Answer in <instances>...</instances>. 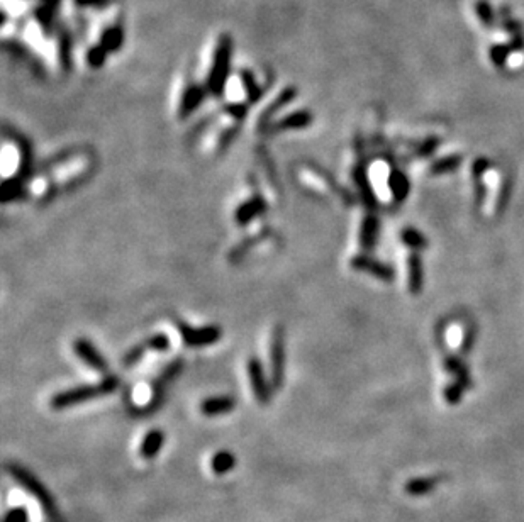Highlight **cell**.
Here are the masks:
<instances>
[{
	"mask_svg": "<svg viewBox=\"0 0 524 522\" xmlns=\"http://www.w3.org/2000/svg\"><path fill=\"white\" fill-rule=\"evenodd\" d=\"M119 387V379L116 375H107L104 380H101L95 385H82V387H73L68 390L60 392V394L51 397V409L63 410L68 407L79 405V403L90 402L94 399L104 397V395L112 394Z\"/></svg>",
	"mask_w": 524,
	"mask_h": 522,
	"instance_id": "cell-1",
	"label": "cell"
},
{
	"mask_svg": "<svg viewBox=\"0 0 524 522\" xmlns=\"http://www.w3.org/2000/svg\"><path fill=\"white\" fill-rule=\"evenodd\" d=\"M231 61H232V39L231 36L223 34L216 43V50L212 54V63H210V70L208 80H205V87H208L209 94L214 97H223L226 92L228 80H230L231 72Z\"/></svg>",
	"mask_w": 524,
	"mask_h": 522,
	"instance_id": "cell-2",
	"label": "cell"
},
{
	"mask_svg": "<svg viewBox=\"0 0 524 522\" xmlns=\"http://www.w3.org/2000/svg\"><path fill=\"white\" fill-rule=\"evenodd\" d=\"M6 470H7V473H9V475L12 476V479L16 480V482L19 483L32 499H36V501L41 503L44 514H46L48 517H51V521L60 522L57 503H54L53 499H51L50 492L44 488V485L39 482V480H36L34 475H31L28 470H24L22 466L16 465V463H7Z\"/></svg>",
	"mask_w": 524,
	"mask_h": 522,
	"instance_id": "cell-3",
	"label": "cell"
},
{
	"mask_svg": "<svg viewBox=\"0 0 524 522\" xmlns=\"http://www.w3.org/2000/svg\"><path fill=\"white\" fill-rule=\"evenodd\" d=\"M179 332L182 341L189 348H205L223 338V329L219 325H204V328H192L189 324L179 322Z\"/></svg>",
	"mask_w": 524,
	"mask_h": 522,
	"instance_id": "cell-4",
	"label": "cell"
},
{
	"mask_svg": "<svg viewBox=\"0 0 524 522\" xmlns=\"http://www.w3.org/2000/svg\"><path fill=\"white\" fill-rule=\"evenodd\" d=\"M283 372H285V338L282 328H276L270 343V377L272 387H282Z\"/></svg>",
	"mask_w": 524,
	"mask_h": 522,
	"instance_id": "cell-5",
	"label": "cell"
},
{
	"mask_svg": "<svg viewBox=\"0 0 524 522\" xmlns=\"http://www.w3.org/2000/svg\"><path fill=\"white\" fill-rule=\"evenodd\" d=\"M246 370H248V379H250V383H252L254 399H256L260 403L270 402L272 388H270V383L267 382V377H265L261 361L258 360V358H250L248 365H246Z\"/></svg>",
	"mask_w": 524,
	"mask_h": 522,
	"instance_id": "cell-6",
	"label": "cell"
},
{
	"mask_svg": "<svg viewBox=\"0 0 524 522\" xmlns=\"http://www.w3.org/2000/svg\"><path fill=\"white\" fill-rule=\"evenodd\" d=\"M208 94H209V90L205 85L189 83V87L183 90L182 99H180V106H179L180 119H187V117L192 116V114H194L195 110L202 106V102L205 101Z\"/></svg>",
	"mask_w": 524,
	"mask_h": 522,
	"instance_id": "cell-7",
	"label": "cell"
},
{
	"mask_svg": "<svg viewBox=\"0 0 524 522\" xmlns=\"http://www.w3.org/2000/svg\"><path fill=\"white\" fill-rule=\"evenodd\" d=\"M73 351H75V354L79 357V360H82L85 365L90 366L95 372H105L107 370L105 358L102 357L101 351L88 341V339H75V343H73Z\"/></svg>",
	"mask_w": 524,
	"mask_h": 522,
	"instance_id": "cell-8",
	"label": "cell"
},
{
	"mask_svg": "<svg viewBox=\"0 0 524 522\" xmlns=\"http://www.w3.org/2000/svg\"><path fill=\"white\" fill-rule=\"evenodd\" d=\"M312 121H314V116H312L309 110L301 109V110H295V112L287 114V116H283L282 119L273 122L270 128H268V131L270 132L299 131V129L309 128V124H311Z\"/></svg>",
	"mask_w": 524,
	"mask_h": 522,
	"instance_id": "cell-9",
	"label": "cell"
},
{
	"mask_svg": "<svg viewBox=\"0 0 524 522\" xmlns=\"http://www.w3.org/2000/svg\"><path fill=\"white\" fill-rule=\"evenodd\" d=\"M295 95H297V90H295L294 87H289V88H285V90L280 92V94L276 95V99H273V102L267 107V109H265V112L261 114L260 128L261 129L270 128V124L273 122L272 121L273 116H275L276 112H280L282 109H285V107L294 101Z\"/></svg>",
	"mask_w": 524,
	"mask_h": 522,
	"instance_id": "cell-10",
	"label": "cell"
},
{
	"mask_svg": "<svg viewBox=\"0 0 524 522\" xmlns=\"http://www.w3.org/2000/svg\"><path fill=\"white\" fill-rule=\"evenodd\" d=\"M265 209H267V203H265L263 199L256 195V197H252L250 201L241 203V205L236 209L234 219L239 225H246V224H250L253 219L260 217L261 214L265 212Z\"/></svg>",
	"mask_w": 524,
	"mask_h": 522,
	"instance_id": "cell-11",
	"label": "cell"
},
{
	"mask_svg": "<svg viewBox=\"0 0 524 522\" xmlns=\"http://www.w3.org/2000/svg\"><path fill=\"white\" fill-rule=\"evenodd\" d=\"M236 407V401L230 395H221V397H209L205 401L201 402L199 409L204 416L208 417H216V416H224V414L232 412V409Z\"/></svg>",
	"mask_w": 524,
	"mask_h": 522,
	"instance_id": "cell-12",
	"label": "cell"
},
{
	"mask_svg": "<svg viewBox=\"0 0 524 522\" xmlns=\"http://www.w3.org/2000/svg\"><path fill=\"white\" fill-rule=\"evenodd\" d=\"M165 444V434L160 429H153L145 436L141 446H139V454L145 460H153L158 453H160L161 446Z\"/></svg>",
	"mask_w": 524,
	"mask_h": 522,
	"instance_id": "cell-13",
	"label": "cell"
},
{
	"mask_svg": "<svg viewBox=\"0 0 524 522\" xmlns=\"http://www.w3.org/2000/svg\"><path fill=\"white\" fill-rule=\"evenodd\" d=\"M99 43L105 48L109 53H117V51L123 48L124 44V29L121 24H114L109 26V28L104 29V32L101 34V39Z\"/></svg>",
	"mask_w": 524,
	"mask_h": 522,
	"instance_id": "cell-14",
	"label": "cell"
},
{
	"mask_svg": "<svg viewBox=\"0 0 524 522\" xmlns=\"http://www.w3.org/2000/svg\"><path fill=\"white\" fill-rule=\"evenodd\" d=\"M182 368H183V361L182 360H177V361L170 363L167 368L163 370V373H161V375L158 377L157 382H154V390H157V395H154V397H157V399L161 397V394H163V392H165L167 385L170 382H173V380H175L177 377L180 375Z\"/></svg>",
	"mask_w": 524,
	"mask_h": 522,
	"instance_id": "cell-15",
	"label": "cell"
},
{
	"mask_svg": "<svg viewBox=\"0 0 524 522\" xmlns=\"http://www.w3.org/2000/svg\"><path fill=\"white\" fill-rule=\"evenodd\" d=\"M239 79H241L243 90H245V94H246V101H248L250 103L258 102L261 97H263V90H261L260 83H258L256 79H254V75L250 72V70H241Z\"/></svg>",
	"mask_w": 524,
	"mask_h": 522,
	"instance_id": "cell-16",
	"label": "cell"
},
{
	"mask_svg": "<svg viewBox=\"0 0 524 522\" xmlns=\"http://www.w3.org/2000/svg\"><path fill=\"white\" fill-rule=\"evenodd\" d=\"M352 266L356 270H363V272L374 273L379 279H390L389 268H385L383 265H380L375 260H370L367 257H356L352 260Z\"/></svg>",
	"mask_w": 524,
	"mask_h": 522,
	"instance_id": "cell-17",
	"label": "cell"
},
{
	"mask_svg": "<svg viewBox=\"0 0 524 522\" xmlns=\"http://www.w3.org/2000/svg\"><path fill=\"white\" fill-rule=\"evenodd\" d=\"M236 465V456L230 451H219L212 456L210 460V468L216 475H226L228 472H231Z\"/></svg>",
	"mask_w": 524,
	"mask_h": 522,
	"instance_id": "cell-18",
	"label": "cell"
},
{
	"mask_svg": "<svg viewBox=\"0 0 524 522\" xmlns=\"http://www.w3.org/2000/svg\"><path fill=\"white\" fill-rule=\"evenodd\" d=\"M34 17L38 21L39 28L43 29V32H50L53 31L54 28V7L48 6V3H41L38 9L34 10Z\"/></svg>",
	"mask_w": 524,
	"mask_h": 522,
	"instance_id": "cell-19",
	"label": "cell"
},
{
	"mask_svg": "<svg viewBox=\"0 0 524 522\" xmlns=\"http://www.w3.org/2000/svg\"><path fill=\"white\" fill-rule=\"evenodd\" d=\"M109 54H110L109 51H107L101 43L94 44V46L88 48V51H87V65L94 70L102 68V66L105 65L107 57H109Z\"/></svg>",
	"mask_w": 524,
	"mask_h": 522,
	"instance_id": "cell-20",
	"label": "cell"
},
{
	"mask_svg": "<svg viewBox=\"0 0 524 522\" xmlns=\"http://www.w3.org/2000/svg\"><path fill=\"white\" fill-rule=\"evenodd\" d=\"M475 12H477L478 19H481L485 28H492V26L496 24V16H494L490 2H487V0H477V2H475Z\"/></svg>",
	"mask_w": 524,
	"mask_h": 522,
	"instance_id": "cell-21",
	"label": "cell"
},
{
	"mask_svg": "<svg viewBox=\"0 0 524 522\" xmlns=\"http://www.w3.org/2000/svg\"><path fill=\"white\" fill-rule=\"evenodd\" d=\"M375 231H377V222L374 217H367L363 222V229H361V244L367 250H370L375 239Z\"/></svg>",
	"mask_w": 524,
	"mask_h": 522,
	"instance_id": "cell-22",
	"label": "cell"
},
{
	"mask_svg": "<svg viewBox=\"0 0 524 522\" xmlns=\"http://www.w3.org/2000/svg\"><path fill=\"white\" fill-rule=\"evenodd\" d=\"M60 61L65 70H68L72 66V39H70V36L66 32L61 34L60 39Z\"/></svg>",
	"mask_w": 524,
	"mask_h": 522,
	"instance_id": "cell-23",
	"label": "cell"
},
{
	"mask_svg": "<svg viewBox=\"0 0 524 522\" xmlns=\"http://www.w3.org/2000/svg\"><path fill=\"white\" fill-rule=\"evenodd\" d=\"M146 351H148L146 343L139 344V346L131 348V350H129L128 353L123 357V365L126 366V368H129V366H132V365H136L138 361H141V358L145 357Z\"/></svg>",
	"mask_w": 524,
	"mask_h": 522,
	"instance_id": "cell-24",
	"label": "cell"
},
{
	"mask_svg": "<svg viewBox=\"0 0 524 522\" xmlns=\"http://www.w3.org/2000/svg\"><path fill=\"white\" fill-rule=\"evenodd\" d=\"M509 51L511 48L504 46V44H496V46L490 48V60L494 61L496 66H504L505 61H507Z\"/></svg>",
	"mask_w": 524,
	"mask_h": 522,
	"instance_id": "cell-25",
	"label": "cell"
},
{
	"mask_svg": "<svg viewBox=\"0 0 524 522\" xmlns=\"http://www.w3.org/2000/svg\"><path fill=\"white\" fill-rule=\"evenodd\" d=\"M146 346L151 351H168L170 350V338L167 334H154L148 339Z\"/></svg>",
	"mask_w": 524,
	"mask_h": 522,
	"instance_id": "cell-26",
	"label": "cell"
},
{
	"mask_svg": "<svg viewBox=\"0 0 524 522\" xmlns=\"http://www.w3.org/2000/svg\"><path fill=\"white\" fill-rule=\"evenodd\" d=\"M224 112H226L228 116H231L232 119L243 121L246 117V114H248V106H246V103L232 102V103H228V106L224 107Z\"/></svg>",
	"mask_w": 524,
	"mask_h": 522,
	"instance_id": "cell-27",
	"label": "cell"
},
{
	"mask_svg": "<svg viewBox=\"0 0 524 522\" xmlns=\"http://www.w3.org/2000/svg\"><path fill=\"white\" fill-rule=\"evenodd\" d=\"M3 522H29V514L24 507H14L6 514Z\"/></svg>",
	"mask_w": 524,
	"mask_h": 522,
	"instance_id": "cell-28",
	"label": "cell"
},
{
	"mask_svg": "<svg viewBox=\"0 0 524 522\" xmlns=\"http://www.w3.org/2000/svg\"><path fill=\"white\" fill-rule=\"evenodd\" d=\"M77 7H104L110 0H73Z\"/></svg>",
	"mask_w": 524,
	"mask_h": 522,
	"instance_id": "cell-29",
	"label": "cell"
},
{
	"mask_svg": "<svg viewBox=\"0 0 524 522\" xmlns=\"http://www.w3.org/2000/svg\"><path fill=\"white\" fill-rule=\"evenodd\" d=\"M60 2L61 0H41V3H48V6H53V7H57Z\"/></svg>",
	"mask_w": 524,
	"mask_h": 522,
	"instance_id": "cell-30",
	"label": "cell"
}]
</instances>
